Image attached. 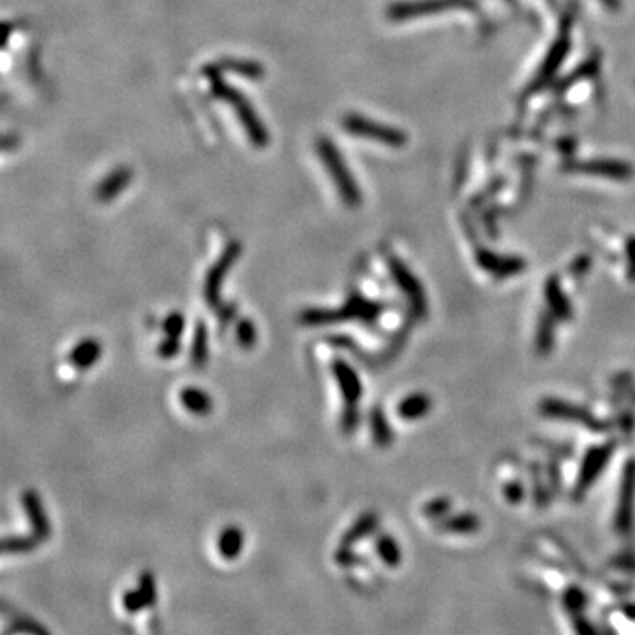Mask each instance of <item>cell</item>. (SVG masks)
I'll use <instances>...</instances> for the list:
<instances>
[{
  "mask_svg": "<svg viewBox=\"0 0 635 635\" xmlns=\"http://www.w3.org/2000/svg\"><path fill=\"white\" fill-rule=\"evenodd\" d=\"M205 74L210 78L212 90H214V94L217 95V97L228 101L229 104L233 106V109L236 111L238 119L242 120V123H243V127H246L247 134H249L250 141H253L256 147H265V145H267V140H268V134H267V131H265L263 123H261L260 119L256 116V111H254V109L250 108L249 102H247V99L243 97L240 92H236L235 88H231V87H228V85L222 83L221 78L217 76V69H212V73H210V69H207L205 71Z\"/></svg>",
  "mask_w": 635,
  "mask_h": 635,
  "instance_id": "obj_1",
  "label": "cell"
},
{
  "mask_svg": "<svg viewBox=\"0 0 635 635\" xmlns=\"http://www.w3.org/2000/svg\"><path fill=\"white\" fill-rule=\"evenodd\" d=\"M318 154H320L321 161L327 164L328 171H330L332 179H334L344 203H348L349 207H356L360 203V200H362L360 198V189L356 187V182L351 176V173L348 171V166L342 161L341 154H339L337 148L332 145V141L328 138H320V141H318Z\"/></svg>",
  "mask_w": 635,
  "mask_h": 635,
  "instance_id": "obj_2",
  "label": "cell"
},
{
  "mask_svg": "<svg viewBox=\"0 0 635 635\" xmlns=\"http://www.w3.org/2000/svg\"><path fill=\"white\" fill-rule=\"evenodd\" d=\"M377 314V307L370 303L369 300L360 298L358 295L348 300L342 309L335 310H321V309H307L303 310L300 321L306 325H323L332 321L342 320H373Z\"/></svg>",
  "mask_w": 635,
  "mask_h": 635,
  "instance_id": "obj_3",
  "label": "cell"
},
{
  "mask_svg": "<svg viewBox=\"0 0 635 635\" xmlns=\"http://www.w3.org/2000/svg\"><path fill=\"white\" fill-rule=\"evenodd\" d=\"M342 123H344V129L348 131L349 134H355V136L376 140L377 143L388 145V147L394 148L404 147L406 145V134L402 133V131L390 126H385V123L374 122V120L360 116L356 115V113L344 116Z\"/></svg>",
  "mask_w": 635,
  "mask_h": 635,
  "instance_id": "obj_4",
  "label": "cell"
},
{
  "mask_svg": "<svg viewBox=\"0 0 635 635\" xmlns=\"http://www.w3.org/2000/svg\"><path fill=\"white\" fill-rule=\"evenodd\" d=\"M332 370H334L335 377L339 381V387L342 390V395H344L346 409L342 413V429L346 433H349L356 425V404H358L360 394H362V387H360V380L356 376V373L344 360H334Z\"/></svg>",
  "mask_w": 635,
  "mask_h": 635,
  "instance_id": "obj_5",
  "label": "cell"
},
{
  "mask_svg": "<svg viewBox=\"0 0 635 635\" xmlns=\"http://www.w3.org/2000/svg\"><path fill=\"white\" fill-rule=\"evenodd\" d=\"M471 6V0H418V2L394 4L388 9V18L395 21L415 20V18L430 16L450 9H464Z\"/></svg>",
  "mask_w": 635,
  "mask_h": 635,
  "instance_id": "obj_6",
  "label": "cell"
},
{
  "mask_svg": "<svg viewBox=\"0 0 635 635\" xmlns=\"http://www.w3.org/2000/svg\"><path fill=\"white\" fill-rule=\"evenodd\" d=\"M240 250H242V246H240L238 242H231L226 247L224 253L221 254V258L215 261L214 267L208 270L207 279H205L203 295L208 307H212V309H217L219 307V289H221L222 281H224V277L228 275L231 265L235 263L236 258L240 256Z\"/></svg>",
  "mask_w": 635,
  "mask_h": 635,
  "instance_id": "obj_7",
  "label": "cell"
},
{
  "mask_svg": "<svg viewBox=\"0 0 635 635\" xmlns=\"http://www.w3.org/2000/svg\"><path fill=\"white\" fill-rule=\"evenodd\" d=\"M572 168L579 173H586V175L607 176V179L614 180H624L634 175V168L628 162L614 161V159H593V161L575 162L572 164Z\"/></svg>",
  "mask_w": 635,
  "mask_h": 635,
  "instance_id": "obj_8",
  "label": "cell"
},
{
  "mask_svg": "<svg viewBox=\"0 0 635 635\" xmlns=\"http://www.w3.org/2000/svg\"><path fill=\"white\" fill-rule=\"evenodd\" d=\"M23 508L27 512L28 519L32 522V529H34L35 538L46 540L49 535V524L48 517H46L44 510H42L41 500H39L37 492L35 490H25L23 492Z\"/></svg>",
  "mask_w": 635,
  "mask_h": 635,
  "instance_id": "obj_9",
  "label": "cell"
},
{
  "mask_svg": "<svg viewBox=\"0 0 635 635\" xmlns=\"http://www.w3.org/2000/svg\"><path fill=\"white\" fill-rule=\"evenodd\" d=\"M390 270L392 274H394V277L397 279L402 291L408 295V298H411L415 313H423V310H425V298L422 296V289H420L416 279L413 277V275L409 274L397 260H390Z\"/></svg>",
  "mask_w": 635,
  "mask_h": 635,
  "instance_id": "obj_10",
  "label": "cell"
},
{
  "mask_svg": "<svg viewBox=\"0 0 635 635\" xmlns=\"http://www.w3.org/2000/svg\"><path fill=\"white\" fill-rule=\"evenodd\" d=\"M101 358V344L95 339L88 337L78 342L71 351L69 360L76 369H90L97 360Z\"/></svg>",
  "mask_w": 635,
  "mask_h": 635,
  "instance_id": "obj_11",
  "label": "cell"
},
{
  "mask_svg": "<svg viewBox=\"0 0 635 635\" xmlns=\"http://www.w3.org/2000/svg\"><path fill=\"white\" fill-rule=\"evenodd\" d=\"M180 402H182V406L187 411L198 416L208 415V413L212 411V406H214L210 395L196 387L183 388V390L180 392Z\"/></svg>",
  "mask_w": 635,
  "mask_h": 635,
  "instance_id": "obj_12",
  "label": "cell"
},
{
  "mask_svg": "<svg viewBox=\"0 0 635 635\" xmlns=\"http://www.w3.org/2000/svg\"><path fill=\"white\" fill-rule=\"evenodd\" d=\"M131 176H133V173H131L129 168H119L116 171H113L111 175L106 176V179L102 180L101 186L97 187V190H95L97 200L101 201L113 200L120 190L126 189V187L129 186Z\"/></svg>",
  "mask_w": 635,
  "mask_h": 635,
  "instance_id": "obj_13",
  "label": "cell"
},
{
  "mask_svg": "<svg viewBox=\"0 0 635 635\" xmlns=\"http://www.w3.org/2000/svg\"><path fill=\"white\" fill-rule=\"evenodd\" d=\"M568 46H570V41H568L567 35H563V37L557 39L556 44H554V48H552V52L549 53V56H547L545 62H543L542 71H540V74H538V83H543V81L549 80V78L556 73V69L560 67V64L563 62L564 55H567Z\"/></svg>",
  "mask_w": 635,
  "mask_h": 635,
  "instance_id": "obj_14",
  "label": "cell"
},
{
  "mask_svg": "<svg viewBox=\"0 0 635 635\" xmlns=\"http://www.w3.org/2000/svg\"><path fill=\"white\" fill-rule=\"evenodd\" d=\"M242 543H243V536L242 531L235 526H229V528L222 529L221 536H219V550L224 557L228 560H233L240 554L242 550Z\"/></svg>",
  "mask_w": 635,
  "mask_h": 635,
  "instance_id": "obj_15",
  "label": "cell"
},
{
  "mask_svg": "<svg viewBox=\"0 0 635 635\" xmlns=\"http://www.w3.org/2000/svg\"><path fill=\"white\" fill-rule=\"evenodd\" d=\"M430 408V401L422 394H415L406 397L399 404V415L406 420H416L425 415Z\"/></svg>",
  "mask_w": 635,
  "mask_h": 635,
  "instance_id": "obj_16",
  "label": "cell"
},
{
  "mask_svg": "<svg viewBox=\"0 0 635 635\" xmlns=\"http://www.w3.org/2000/svg\"><path fill=\"white\" fill-rule=\"evenodd\" d=\"M208 356V341H207V327L203 321H198L194 328L193 348H190V360L194 367H203Z\"/></svg>",
  "mask_w": 635,
  "mask_h": 635,
  "instance_id": "obj_17",
  "label": "cell"
},
{
  "mask_svg": "<svg viewBox=\"0 0 635 635\" xmlns=\"http://www.w3.org/2000/svg\"><path fill=\"white\" fill-rule=\"evenodd\" d=\"M483 267L490 272H496V274L501 275H508V274H514V272L521 270V260H512V258H497L494 254H483L480 258Z\"/></svg>",
  "mask_w": 635,
  "mask_h": 635,
  "instance_id": "obj_18",
  "label": "cell"
},
{
  "mask_svg": "<svg viewBox=\"0 0 635 635\" xmlns=\"http://www.w3.org/2000/svg\"><path fill=\"white\" fill-rule=\"evenodd\" d=\"M370 422H373L374 441H376L377 445H381V447H387V445L392 441V433H390V429H388V423H387V420H385V415L377 408L370 413Z\"/></svg>",
  "mask_w": 635,
  "mask_h": 635,
  "instance_id": "obj_19",
  "label": "cell"
},
{
  "mask_svg": "<svg viewBox=\"0 0 635 635\" xmlns=\"http://www.w3.org/2000/svg\"><path fill=\"white\" fill-rule=\"evenodd\" d=\"M236 342L246 349L256 344V327L253 325V321L246 320V318L238 321V325H236Z\"/></svg>",
  "mask_w": 635,
  "mask_h": 635,
  "instance_id": "obj_20",
  "label": "cell"
},
{
  "mask_svg": "<svg viewBox=\"0 0 635 635\" xmlns=\"http://www.w3.org/2000/svg\"><path fill=\"white\" fill-rule=\"evenodd\" d=\"M374 526H376V517H374V515H370V514L363 515V517L360 519V521L356 522V524L353 526L351 529H349L348 535H346L344 543L356 542V540H358L360 536H363V535H365V533L373 531Z\"/></svg>",
  "mask_w": 635,
  "mask_h": 635,
  "instance_id": "obj_21",
  "label": "cell"
},
{
  "mask_svg": "<svg viewBox=\"0 0 635 635\" xmlns=\"http://www.w3.org/2000/svg\"><path fill=\"white\" fill-rule=\"evenodd\" d=\"M623 494H624V501L619 508V524L623 528H627L628 521H630V503H631V494H634V475L631 471L627 473V483L623 487Z\"/></svg>",
  "mask_w": 635,
  "mask_h": 635,
  "instance_id": "obj_22",
  "label": "cell"
},
{
  "mask_svg": "<svg viewBox=\"0 0 635 635\" xmlns=\"http://www.w3.org/2000/svg\"><path fill=\"white\" fill-rule=\"evenodd\" d=\"M607 455H609V452L596 450L595 454L588 459V462H586V468H584V476H582V482L589 483L591 482V478H595V476L598 475V471L602 469V464H603V461L607 459Z\"/></svg>",
  "mask_w": 635,
  "mask_h": 635,
  "instance_id": "obj_23",
  "label": "cell"
},
{
  "mask_svg": "<svg viewBox=\"0 0 635 635\" xmlns=\"http://www.w3.org/2000/svg\"><path fill=\"white\" fill-rule=\"evenodd\" d=\"M183 328H186V320L180 313H171L162 323V330L169 339H180Z\"/></svg>",
  "mask_w": 635,
  "mask_h": 635,
  "instance_id": "obj_24",
  "label": "cell"
},
{
  "mask_svg": "<svg viewBox=\"0 0 635 635\" xmlns=\"http://www.w3.org/2000/svg\"><path fill=\"white\" fill-rule=\"evenodd\" d=\"M221 67H231L235 73L243 74V76L249 78H260L263 74L261 66H258L256 62H238V60H226L221 64Z\"/></svg>",
  "mask_w": 635,
  "mask_h": 635,
  "instance_id": "obj_25",
  "label": "cell"
},
{
  "mask_svg": "<svg viewBox=\"0 0 635 635\" xmlns=\"http://www.w3.org/2000/svg\"><path fill=\"white\" fill-rule=\"evenodd\" d=\"M377 550H380V554L383 556V560L387 561L390 567H395V564L399 563V557H401V554H399V547L394 540L387 538V536L381 538L380 542H377Z\"/></svg>",
  "mask_w": 635,
  "mask_h": 635,
  "instance_id": "obj_26",
  "label": "cell"
},
{
  "mask_svg": "<svg viewBox=\"0 0 635 635\" xmlns=\"http://www.w3.org/2000/svg\"><path fill=\"white\" fill-rule=\"evenodd\" d=\"M34 542L30 538H20V536H14V538H6L4 540V550L6 552H25V550L32 549Z\"/></svg>",
  "mask_w": 635,
  "mask_h": 635,
  "instance_id": "obj_27",
  "label": "cell"
},
{
  "mask_svg": "<svg viewBox=\"0 0 635 635\" xmlns=\"http://www.w3.org/2000/svg\"><path fill=\"white\" fill-rule=\"evenodd\" d=\"M179 349H180V341H179V339L166 337L164 341H162L161 344H159L157 351H159V356H161V358H173V356H176Z\"/></svg>",
  "mask_w": 635,
  "mask_h": 635,
  "instance_id": "obj_28",
  "label": "cell"
},
{
  "mask_svg": "<svg viewBox=\"0 0 635 635\" xmlns=\"http://www.w3.org/2000/svg\"><path fill=\"white\" fill-rule=\"evenodd\" d=\"M600 2H602L605 7H609V9H617L621 4L619 0H600Z\"/></svg>",
  "mask_w": 635,
  "mask_h": 635,
  "instance_id": "obj_29",
  "label": "cell"
}]
</instances>
